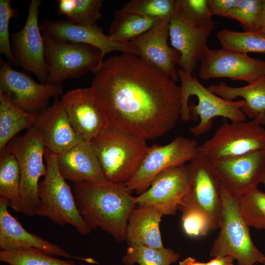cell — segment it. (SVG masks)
Returning a JSON list of instances; mask_svg holds the SVG:
<instances>
[{"mask_svg": "<svg viewBox=\"0 0 265 265\" xmlns=\"http://www.w3.org/2000/svg\"><path fill=\"white\" fill-rule=\"evenodd\" d=\"M94 74L88 89L107 129L146 141L166 134L181 118V86L139 56H111Z\"/></svg>", "mask_w": 265, "mask_h": 265, "instance_id": "cell-1", "label": "cell"}, {"mask_svg": "<svg viewBox=\"0 0 265 265\" xmlns=\"http://www.w3.org/2000/svg\"><path fill=\"white\" fill-rule=\"evenodd\" d=\"M73 191L79 212L91 229L100 228L118 241L126 240L129 215L137 205L124 183L82 182Z\"/></svg>", "mask_w": 265, "mask_h": 265, "instance_id": "cell-2", "label": "cell"}, {"mask_svg": "<svg viewBox=\"0 0 265 265\" xmlns=\"http://www.w3.org/2000/svg\"><path fill=\"white\" fill-rule=\"evenodd\" d=\"M181 88V119H190L200 122L190 128V132L199 136L212 128L213 119L217 117L227 118L231 121H244L246 116L241 110L245 106L243 100H226L204 86L195 77L181 69L178 70Z\"/></svg>", "mask_w": 265, "mask_h": 265, "instance_id": "cell-3", "label": "cell"}, {"mask_svg": "<svg viewBox=\"0 0 265 265\" xmlns=\"http://www.w3.org/2000/svg\"><path fill=\"white\" fill-rule=\"evenodd\" d=\"M45 159L46 173L39 183V204L35 214L61 226L70 224L80 234L89 235L92 229L81 216L72 190L59 170L56 155L46 148Z\"/></svg>", "mask_w": 265, "mask_h": 265, "instance_id": "cell-4", "label": "cell"}, {"mask_svg": "<svg viewBox=\"0 0 265 265\" xmlns=\"http://www.w3.org/2000/svg\"><path fill=\"white\" fill-rule=\"evenodd\" d=\"M222 210L220 231L210 252L211 258L217 256H231L237 265L264 264L265 255L254 245L250 234V227L243 219L238 206V198L221 184Z\"/></svg>", "mask_w": 265, "mask_h": 265, "instance_id": "cell-5", "label": "cell"}, {"mask_svg": "<svg viewBox=\"0 0 265 265\" xmlns=\"http://www.w3.org/2000/svg\"><path fill=\"white\" fill-rule=\"evenodd\" d=\"M106 180L125 183L138 170L149 147L146 141L107 129L91 141Z\"/></svg>", "mask_w": 265, "mask_h": 265, "instance_id": "cell-6", "label": "cell"}, {"mask_svg": "<svg viewBox=\"0 0 265 265\" xmlns=\"http://www.w3.org/2000/svg\"><path fill=\"white\" fill-rule=\"evenodd\" d=\"M44 58L48 72L47 82L61 83L67 79L95 74L104 62V55L93 46L43 34Z\"/></svg>", "mask_w": 265, "mask_h": 265, "instance_id": "cell-7", "label": "cell"}, {"mask_svg": "<svg viewBox=\"0 0 265 265\" xmlns=\"http://www.w3.org/2000/svg\"><path fill=\"white\" fill-rule=\"evenodd\" d=\"M45 150L42 138L33 127L13 138L3 150L13 155L19 163L21 213L27 216L35 215L39 204L38 181L46 173L43 161Z\"/></svg>", "mask_w": 265, "mask_h": 265, "instance_id": "cell-8", "label": "cell"}, {"mask_svg": "<svg viewBox=\"0 0 265 265\" xmlns=\"http://www.w3.org/2000/svg\"><path fill=\"white\" fill-rule=\"evenodd\" d=\"M188 165V186L179 207H190L202 211L208 218L212 229L219 228L222 202L221 183L215 174L210 157L198 146Z\"/></svg>", "mask_w": 265, "mask_h": 265, "instance_id": "cell-9", "label": "cell"}, {"mask_svg": "<svg viewBox=\"0 0 265 265\" xmlns=\"http://www.w3.org/2000/svg\"><path fill=\"white\" fill-rule=\"evenodd\" d=\"M198 146L195 139L179 136L166 145L149 147L138 170L124 184L130 192L141 194L160 173L190 161Z\"/></svg>", "mask_w": 265, "mask_h": 265, "instance_id": "cell-10", "label": "cell"}, {"mask_svg": "<svg viewBox=\"0 0 265 265\" xmlns=\"http://www.w3.org/2000/svg\"><path fill=\"white\" fill-rule=\"evenodd\" d=\"M0 90L23 110L38 114L51 99H58L63 93L61 83H39L28 74L14 70L8 62L0 58Z\"/></svg>", "mask_w": 265, "mask_h": 265, "instance_id": "cell-11", "label": "cell"}, {"mask_svg": "<svg viewBox=\"0 0 265 265\" xmlns=\"http://www.w3.org/2000/svg\"><path fill=\"white\" fill-rule=\"evenodd\" d=\"M212 160L265 148V129L253 120L225 122L201 146Z\"/></svg>", "mask_w": 265, "mask_h": 265, "instance_id": "cell-12", "label": "cell"}, {"mask_svg": "<svg viewBox=\"0 0 265 265\" xmlns=\"http://www.w3.org/2000/svg\"><path fill=\"white\" fill-rule=\"evenodd\" d=\"M40 0H32L24 27L11 35L13 56L18 66L33 74L41 83L48 79L44 58L45 44L39 24Z\"/></svg>", "mask_w": 265, "mask_h": 265, "instance_id": "cell-13", "label": "cell"}, {"mask_svg": "<svg viewBox=\"0 0 265 265\" xmlns=\"http://www.w3.org/2000/svg\"><path fill=\"white\" fill-rule=\"evenodd\" d=\"M265 76V61L247 53L221 48L209 49L201 60L199 76L203 80L227 78L248 84Z\"/></svg>", "mask_w": 265, "mask_h": 265, "instance_id": "cell-14", "label": "cell"}, {"mask_svg": "<svg viewBox=\"0 0 265 265\" xmlns=\"http://www.w3.org/2000/svg\"><path fill=\"white\" fill-rule=\"evenodd\" d=\"M211 161L221 184L237 198L257 186L265 175V148Z\"/></svg>", "mask_w": 265, "mask_h": 265, "instance_id": "cell-15", "label": "cell"}, {"mask_svg": "<svg viewBox=\"0 0 265 265\" xmlns=\"http://www.w3.org/2000/svg\"><path fill=\"white\" fill-rule=\"evenodd\" d=\"M188 177V165L164 170L156 176L146 191L136 196L137 205L155 207L163 215H175L187 193Z\"/></svg>", "mask_w": 265, "mask_h": 265, "instance_id": "cell-16", "label": "cell"}, {"mask_svg": "<svg viewBox=\"0 0 265 265\" xmlns=\"http://www.w3.org/2000/svg\"><path fill=\"white\" fill-rule=\"evenodd\" d=\"M170 21L159 19L147 31L131 42L138 49L142 60L174 81L179 80L176 66L181 54L168 44Z\"/></svg>", "mask_w": 265, "mask_h": 265, "instance_id": "cell-17", "label": "cell"}, {"mask_svg": "<svg viewBox=\"0 0 265 265\" xmlns=\"http://www.w3.org/2000/svg\"><path fill=\"white\" fill-rule=\"evenodd\" d=\"M214 26L201 27L187 20L177 7L169 22V37L173 48L181 54L178 65L192 75L208 50V38Z\"/></svg>", "mask_w": 265, "mask_h": 265, "instance_id": "cell-18", "label": "cell"}, {"mask_svg": "<svg viewBox=\"0 0 265 265\" xmlns=\"http://www.w3.org/2000/svg\"><path fill=\"white\" fill-rule=\"evenodd\" d=\"M40 28L42 34L96 47L104 56L114 51L139 55L138 49L131 42H120L112 39L97 24L81 25L74 24L68 20H45L40 24Z\"/></svg>", "mask_w": 265, "mask_h": 265, "instance_id": "cell-19", "label": "cell"}, {"mask_svg": "<svg viewBox=\"0 0 265 265\" xmlns=\"http://www.w3.org/2000/svg\"><path fill=\"white\" fill-rule=\"evenodd\" d=\"M9 202L0 198V250H13L34 248L53 256L77 259L91 264L97 262L91 258L73 256L59 246L26 231L8 211Z\"/></svg>", "mask_w": 265, "mask_h": 265, "instance_id": "cell-20", "label": "cell"}, {"mask_svg": "<svg viewBox=\"0 0 265 265\" xmlns=\"http://www.w3.org/2000/svg\"><path fill=\"white\" fill-rule=\"evenodd\" d=\"M60 101L73 129L82 141L91 142L107 129L88 88L69 90Z\"/></svg>", "mask_w": 265, "mask_h": 265, "instance_id": "cell-21", "label": "cell"}, {"mask_svg": "<svg viewBox=\"0 0 265 265\" xmlns=\"http://www.w3.org/2000/svg\"><path fill=\"white\" fill-rule=\"evenodd\" d=\"M33 127L40 135L46 148L58 155L82 140L73 129L64 106L58 99L37 114Z\"/></svg>", "mask_w": 265, "mask_h": 265, "instance_id": "cell-22", "label": "cell"}, {"mask_svg": "<svg viewBox=\"0 0 265 265\" xmlns=\"http://www.w3.org/2000/svg\"><path fill=\"white\" fill-rule=\"evenodd\" d=\"M59 170L74 183L105 182V178L91 142L82 141L67 151L56 155Z\"/></svg>", "mask_w": 265, "mask_h": 265, "instance_id": "cell-23", "label": "cell"}, {"mask_svg": "<svg viewBox=\"0 0 265 265\" xmlns=\"http://www.w3.org/2000/svg\"><path fill=\"white\" fill-rule=\"evenodd\" d=\"M161 212L151 206H138L130 212L127 222L126 240L128 246L164 247L159 224Z\"/></svg>", "mask_w": 265, "mask_h": 265, "instance_id": "cell-24", "label": "cell"}, {"mask_svg": "<svg viewBox=\"0 0 265 265\" xmlns=\"http://www.w3.org/2000/svg\"><path fill=\"white\" fill-rule=\"evenodd\" d=\"M207 88L226 100L232 101L238 97L243 98L245 106L241 110L246 117L265 125V76L243 87H231L221 81L211 84Z\"/></svg>", "mask_w": 265, "mask_h": 265, "instance_id": "cell-25", "label": "cell"}, {"mask_svg": "<svg viewBox=\"0 0 265 265\" xmlns=\"http://www.w3.org/2000/svg\"><path fill=\"white\" fill-rule=\"evenodd\" d=\"M37 115L21 109L0 90V152L20 131L33 127Z\"/></svg>", "mask_w": 265, "mask_h": 265, "instance_id": "cell-26", "label": "cell"}, {"mask_svg": "<svg viewBox=\"0 0 265 265\" xmlns=\"http://www.w3.org/2000/svg\"><path fill=\"white\" fill-rule=\"evenodd\" d=\"M159 19H152L127 11H115L108 35L116 41L130 42L149 30Z\"/></svg>", "mask_w": 265, "mask_h": 265, "instance_id": "cell-27", "label": "cell"}, {"mask_svg": "<svg viewBox=\"0 0 265 265\" xmlns=\"http://www.w3.org/2000/svg\"><path fill=\"white\" fill-rule=\"evenodd\" d=\"M0 154V198L9 202V206L21 212L20 170L15 157L5 150Z\"/></svg>", "mask_w": 265, "mask_h": 265, "instance_id": "cell-28", "label": "cell"}, {"mask_svg": "<svg viewBox=\"0 0 265 265\" xmlns=\"http://www.w3.org/2000/svg\"><path fill=\"white\" fill-rule=\"evenodd\" d=\"M57 2L58 14L64 16L74 24L95 25L103 15L102 0H59Z\"/></svg>", "mask_w": 265, "mask_h": 265, "instance_id": "cell-29", "label": "cell"}, {"mask_svg": "<svg viewBox=\"0 0 265 265\" xmlns=\"http://www.w3.org/2000/svg\"><path fill=\"white\" fill-rule=\"evenodd\" d=\"M217 37L223 49L247 53H265V33L223 29L217 33Z\"/></svg>", "mask_w": 265, "mask_h": 265, "instance_id": "cell-30", "label": "cell"}, {"mask_svg": "<svg viewBox=\"0 0 265 265\" xmlns=\"http://www.w3.org/2000/svg\"><path fill=\"white\" fill-rule=\"evenodd\" d=\"M180 253L169 248L128 246L122 262L126 265H170L176 262Z\"/></svg>", "mask_w": 265, "mask_h": 265, "instance_id": "cell-31", "label": "cell"}, {"mask_svg": "<svg viewBox=\"0 0 265 265\" xmlns=\"http://www.w3.org/2000/svg\"><path fill=\"white\" fill-rule=\"evenodd\" d=\"M224 17L238 21L244 31L261 32L265 19V0H241Z\"/></svg>", "mask_w": 265, "mask_h": 265, "instance_id": "cell-32", "label": "cell"}, {"mask_svg": "<svg viewBox=\"0 0 265 265\" xmlns=\"http://www.w3.org/2000/svg\"><path fill=\"white\" fill-rule=\"evenodd\" d=\"M0 261L8 265H85L84 264L77 265L72 260L54 257L34 248L0 250Z\"/></svg>", "mask_w": 265, "mask_h": 265, "instance_id": "cell-33", "label": "cell"}, {"mask_svg": "<svg viewBox=\"0 0 265 265\" xmlns=\"http://www.w3.org/2000/svg\"><path fill=\"white\" fill-rule=\"evenodd\" d=\"M240 214L249 227L265 230V193L254 187L238 198Z\"/></svg>", "mask_w": 265, "mask_h": 265, "instance_id": "cell-34", "label": "cell"}, {"mask_svg": "<svg viewBox=\"0 0 265 265\" xmlns=\"http://www.w3.org/2000/svg\"><path fill=\"white\" fill-rule=\"evenodd\" d=\"M123 8L145 17L170 21L176 0H132L124 3Z\"/></svg>", "mask_w": 265, "mask_h": 265, "instance_id": "cell-35", "label": "cell"}, {"mask_svg": "<svg viewBox=\"0 0 265 265\" xmlns=\"http://www.w3.org/2000/svg\"><path fill=\"white\" fill-rule=\"evenodd\" d=\"M176 5L192 24L201 27L214 26L208 0H176Z\"/></svg>", "mask_w": 265, "mask_h": 265, "instance_id": "cell-36", "label": "cell"}, {"mask_svg": "<svg viewBox=\"0 0 265 265\" xmlns=\"http://www.w3.org/2000/svg\"><path fill=\"white\" fill-rule=\"evenodd\" d=\"M10 0H0V53L7 58L10 65L19 66L12 52L9 26L12 18L18 15L17 9L12 7Z\"/></svg>", "mask_w": 265, "mask_h": 265, "instance_id": "cell-37", "label": "cell"}, {"mask_svg": "<svg viewBox=\"0 0 265 265\" xmlns=\"http://www.w3.org/2000/svg\"><path fill=\"white\" fill-rule=\"evenodd\" d=\"M182 226L185 233L190 237L206 235L212 229L207 216L201 211L190 207H181Z\"/></svg>", "mask_w": 265, "mask_h": 265, "instance_id": "cell-38", "label": "cell"}, {"mask_svg": "<svg viewBox=\"0 0 265 265\" xmlns=\"http://www.w3.org/2000/svg\"><path fill=\"white\" fill-rule=\"evenodd\" d=\"M241 0H208L211 14L225 17L233 7L238 5Z\"/></svg>", "mask_w": 265, "mask_h": 265, "instance_id": "cell-39", "label": "cell"}, {"mask_svg": "<svg viewBox=\"0 0 265 265\" xmlns=\"http://www.w3.org/2000/svg\"><path fill=\"white\" fill-rule=\"evenodd\" d=\"M235 258L231 256H217L205 263V265H234Z\"/></svg>", "mask_w": 265, "mask_h": 265, "instance_id": "cell-40", "label": "cell"}, {"mask_svg": "<svg viewBox=\"0 0 265 265\" xmlns=\"http://www.w3.org/2000/svg\"><path fill=\"white\" fill-rule=\"evenodd\" d=\"M178 265H205V263L197 261L195 259L189 257L180 261Z\"/></svg>", "mask_w": 265, "mask_h": 265, "instance_id": "cell-41", "label": "cell"}, {"mask_svg": "<svg viewBox=\"0 0 265 265\" xmlns=\"http://www.w3.org/2000/svg\"><path fill=\"white\" fill-rule=\"evenodd\" d=\"M261 32H263V33H265V21H264V23L263 28H262V31H261Z\"/></svg>", "mask_w": 265, "mask_h": 265, "instance_id": "cell-42", "label": "cell"}, {"mask_svg": "<svg viewBox=\"0 0 265 265\" xmlns=\"http://www.w3.org/2000/svg\"><path fill=\"white\" fill-rule=\"evenodd\" d=\"M261 183L263 184L265 187V175L263 178Z\"/></svg>", "mask_w": 265, "mask_h": 265, "instance_id": "cell-43", "label": "cell"}, {"mask_svg": "<svg viewBox=\"0 0 265 265\" xmlns=\"http://www.w3.org/2000/svg\"><path fill=\"white\" fill-rule=\"evenodd\" d=\"M263 265H265V263L263 264Z\"/></svg>", "mask_w": 265, "mask_h": 265, "instance_id": "cell-44", "label": "cell"}]
</instances>
